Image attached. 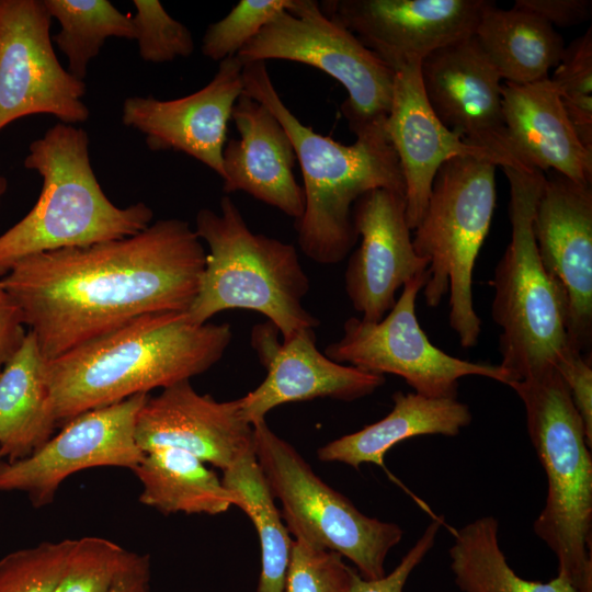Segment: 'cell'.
I'll use <instances>...</instances> for the list:
<instances>
[{
	"label": "cell",
	"mask_w": 592,
	"mask_h": 592,
	"mask_svg": "<svg viewBox=\"0 0 592 592\" xmlns=\"http://www.w3.org/2000/svg\"><path fill=\"white\" fill-rule=\"evenodd\" d=\"M205 258L189 223L170 218L133 236L25 258L0 283L50 361L140 316L186 311Z\"/></svg>",
	"instance_id": "1"
},
{
	"label": "cell",
	"mask_w": 592,
	"mask_h": 592,
	"mask_svg": "<svg viewBox=\"0 0 592 592\" xmlns=\"http://www.w3.org/2000/svg\"><path fill=\"white\" fill-rule=\"evenodd\" d=\"M231 338L228 323L198 325L186 311L128 321L47 361L56 421L191 380L223 357Z\"/></svg>",
	"instance_id": "2"
},
{
	"label": "cell",
	"mask_w": 592,
	"mask_h": 592,
	"mask_svg": "<svg viewBox=\"0 0 592 592\" xmlns=\"http://www.w3.org/2000/svg\"><path fill=\"white\" fill-rule=\"evenodd\" d=\"M242 83V93L271 111L292 140L304 182V213L295 220L300 250L320 264L343 261L358 238L352 220L354 203L375 189L405 193L386 119L354 132L356 140L344 145L304 125L292 113L265 61L244 64Z\"/></svg>",
	"instance_id": "3"
},
{
	"label": "cell",
	"mask_w": 592,
	"mask_h": 592,
	"mask_svg": "<svg viewBox=\"0 0 592 592\" xmlns=\"http://www.w3.org/2000/svg\"><path fill=\"white\" fill-rule=\"evenodd\" d=\"M24 167L42 177V191L32 209L0 235V276L25 258L133 236L151 224L153 212L145 203L119 207L105 195L80 127L48 128L30 144Z\"/></svg>",
	"instance_id": "4"
},
{
	"label": "cell",
	"mask_w": 592,
	"mask_h": 592,
	"mask_svg": "<svg viewBox=\"0 0 592 592\" xmlns=\"http://www.w3.org/2000/svg\"><path fill=\"white\" fill-rule=\"evenodd\" d=\"M509 387L523 402L530 440L547 477L534 533L556 555L558 574L577 592H592V456L582 419L554 366Z\"/></svg>",
	"instance_id": "5"
},
{
	"label": "cell",
	"mask_w": 592,
	"mask_h": 592,
	"mask_svg": "<svg viewBox=\"0 0 592 592\" xmlns=\"http://www.w3.org/2000/svg\"><path fill=\"white\" fill-rule=\"evenodd\" d=\"M220 213L202 208L195 232L208 246L195 298L186 310L198 325L229 309L264 315L288 340L319 320L303 307L309 278L291 243L251 231L229 196Z\"/></svg>",
	"instance_id": "6"
},
{
	"label": "cell",
	"mask_w": 592,
	"mask_h": 592,
	"mask_svg": "<svg viewBox=\"0 0 592 592\" xmlns=\"http://www.w3.org/2000/svg\"><path fill=\"white\" fill-rule=\"evenodd\" d=\"M502 169L510 185L511 239L490 282L491 316L501 329L500 366L511 384L555 366L573 349L562 301L543 267L532 228L546 177L538 170Z\"/></svg>",
	"instance_id": "7"
},
{
	"label": "cell",
	"mask_w": 592,
	"mask_h": 592,
	"mask_svg": "<svg viewBox=\"0 0 592 592\" xmlns=\"http://www.w3.org/2000/svg\"><path fill=\"white\" fill-rule=\"evenodd\" d=\"M496 168L473 157L443 163L412 235L414 251L429 263L425 304L436 307L448 293V322L464 349L475 348L481 333L473 273L496 207Z\"/></svg>",
	"instance_id": "8"
},
{
	"label": "cell",
	"mask_w": 592,
	"mask_h": 592,
	"mask_svg": "<svg viewBox=\"0 0 592 592\" xmlns=\"http://www.w3.org/2000/svg\"><path fill=\"white\" fill-rule=\"evenodd\" d=\"M252 425L258 465L272 496L282 504L289 533L349 559L364 579L384 577L387 555L401 540L402 528L363 514L319 478L265 419Z\"/></svg>",
	"instance_id": "9"
},
{
	"label": "cell",
	"mask_w": 592,
	"mask_h": 592,
	"mask_svg": "<svg viewBox=\"0 0 592 592\" xmlns=\"http://www.w3.org/2000/svg\"><path fill=\"white\" fill-rule=\"evenodd\" d=\"M242 65L281 59L315 67L348 92L341 113L354 133L385 121L391 104L395 71L316 0H289L237 54Z\"/></svg>",
	"instance_id": "10"
},
{
	"label": "cell",
	"mask_w": 592,
	"mask_h": 592,
	"mask_svg": "<svg viewBox=\"0 0 592 592\" xmlns=\"http://www.w3.org/2000/svg\"><path fill=\"white\" fill-rule=\"evenodd\" d=\"M428 277L425 271L408 281L380 321L346 319L343 335L326 348V356L364 372L399 376L414 392L430 398L457 399L458 382L466 376L509 385L510 375L500 364L455 357L431 343L415 315V299Z\"/></svg>",
	"instance_id": "11"
},
{
	"label": "cell",
	"mask_w": 592,
	"mask_h": 592,
	"mask_svg": "<svg viewBox=\"0 0 592 592\" xmlns=\"http://www.w3.org/2000/svg\"><path fill=\"white\" fill-rule=\"evenodd\" d=\"M44 0H0V130L33 114L89 118L87 88L59 62Z\"/></svg>",
	"instance_id": "12"
},
{
	"label": "cell",
	"mask_w": 592,
	"mask_h": 592,
	"mask_svg": "<svg viewBox=\"0 0 592 592\" xmlns=\"http://www.w3.org/2000/svg\"><path fill=\"white\" fill-rule=\"evenodd\" d=\"M149 394L82 412L31 455L0 462V491L24 493L35 509L49 505L71 475L94 467L133 470L143 458L135 437Z\"/></svg>",
	"instance_id": "13"
},
{
	"label": "cell",
	"mask_w": 592,
	"mask_h": 592,
	"mask_svg": "<svg viewBox=\"0 0 592 592\" xmlns=\"http://www.w3.org/2000/svg\"><path fill=\"white\" fill-rule=\"evenodd\" d=\"M532 228L543 267L563 305L569 345L591 357L592 185L549 173Z\"/></svg>",
	"instance_id": "14"
},
{
	"label": "cell",
	"mask_w": 592,
	"mask_h": 592,
	"mask_svg": "<svg viewBox=\"0 0 592 592\" xmlns=\"http://www.w3.org/2000/svg\"><path fill=\"white\" fill-rule=\"evenodd\" d=\"M486 0H325V14L394 71L474 35Z\"/></svg>",
	"instance_id": "15"
},
{
	"label": "cell",
	"mask_w": 592,
	"mask_h": 592,
	"mask_svg": "<svg viewBox=\"0 0 592 592\" xmlns=\"http://www.w3.org/2000/svg\"><path fill=\"white\" fill-rule=\"evenodd\" d=\"M420 73L425 98L447 128L465 143L497 153L506 167L523 170L506 144L502 78L475 35L429 54Z\"/></svg>",
	"instance_id": "16"
},
{
	"label": "cell",
	"mask_w": 592,
	"mask_h": 592,
	"mask_svg": "<svg viewBox=\"0 0 592 592\" xmlns=\"http://www.w3.org/2000/svg\"><path fill=\"white\" fill-rule=\"evenodd\" d=\"M280 337L270 321L251 330V346L267 372L254 390L240 398L242 413L251 424L264 420L269 411L284 403L315 398L353 401L373 394L386 382L384 375L337 363L322 354L312 328L285 341Z\"/></svg>",
	"instance_id": "17"
},
{
	"label": "cell",
	"mask_w": 592,
	"mask_h": 592,
	"mask_svg": "<svg viewBox=\"0 0 592 592\" xmlns=\"http://www.w3.org/2000/svg\"><path fill=\"white\" fill-rule=\"evenodd\" d=\"M352 220L361 244L349 259L345 291L362 319L377 322L395 305L397 291L429 263L414 251L405 193L368 191L354 203Z\"/></svg>",
	"instance_id": "18"
},
{
	"label": "cell",
	"mask_w": 592,
	"mask_h": 592,
	"mask_svg": "<svg viewBox=\"0 0 592 592\" xmlns=\"http://www.w3.org/2000/svg\"><path fill=\"white\" fill-rule=\"evenodd\" d=\"M242 67L237 56L219 61L213 79L183 98H127L122 122L140 132L150 150L183 152L224 180L223 150L234 106L243 92Z\"/></svg>",
	"instance_id": "19"
},
{
	"label": "cell",
	"mask_w": 592,
	"mask_h": 592,
	"mask_svg": "<svg viewBox=\"0 0 592 592\" xmlns=\"http://www.w3.org/2000/svg\"><path fill=\"white\" fill-rule=\"evenodd\" d=\"M135 437L144 453L178 448L223 471L254 449V429L240 398L217 401L198 394L190 380L149 395L138 412Z\"/></svg>",
	"instance_id": "20"
},
{
	"label": "cell",
	"mask_w": 592,
	"mask_h": 592,
	"mask_svg": "<svg viewBox=\"0 0 592 592\" xmlns=\"http://www.w3.org/2000/svg\"><path fill=\"white\" fill-rule=\"evenodd\" d=\"M420 66L421 62H412L395 71L385 121L401 168L407 221L412 230L425 212L433 180L443 163L457 157H473L506 167L500 156L465 143L437 118L425 98Z\"/></svg>",
	"instance_id": "21"
},
{
	"label": "cell",
	"mask_w": 592,
	"mask_h": 592,
	"mask_svg": "<svg viewBox=\"0 0 592 592\" xmlns=\"http://www.w3.org/2000/svg\"><path fill=\"white\" fill-rule=\"evenodd\" d=\"M231 119L240 138L229 139L224 147L223 191L246 192L298 219L305 207L304 191L294 175L296 153L282 124L263 104L243 93Z\"/></svg>",
	"instance_id": "22"
},
{
	"label": "cell",
	"mask_w": 592,
	"mask_h": 592,
	"mask_svg": "<svg viewBox=\"0 0 592 592\" xmlns=\"http://www.w3.org/2000/svg\"><path fill=\"white\" fill-rule=\"evenodd\" d=\"M502 111L510 155L523 170H553L592 184V152L579 140L554 80L504 82Z\"/></svg>",
	"instance_id": "23"
},
{
	"label": "cell",
	"mask_w": 592,
	"mask_h": 592,
	"mask_svg": "<svg viewBox=\"0 0 592 592\" xmlns=\"http://www.w3.org/2000/svg\"><path fill=\"white\" fill-rule=\"evenodd\" d=\"M392 401L386 417L321 446L318 458L356 469L368 463L383 466L385 455L396 444L421 435L456 436L473 420L469 407L457 399L397 391Z\"/></svg>",
	"instance_id": "24"
},
{
	"label": "cell",
	"mask_w": 592,
	"mask_h": 592,
	"mask_svg": "<svg viewBox=\"0 0 592 592\" xmlns=\"http://www.w3.org/2000/svg\"><path fill=\"white\" fill-rule=\"evenodd\" d=\"M58 425L47 380V360L32 331L0 372V458H24Z\"/></svg>",
	"instance_id": "25"
},
{
	"label": "cell",
	"mask_w": 592,
	"mask_h": 592,
	"mask_svg": "<svg viewBox=\"0 0 592 592\" xmlns=\"http://www.w3.org/2000/svg\"><path fill=\"white\" fill-rule=\"evenodd\" d=\"M474 35L501 78L514 84L547 78L566 48L561 35L535 13L493 1L486 2Z\"/></svg>",
	"instance_id": "26"
},
{
	"label": "cell",
	"mask_w": 592,
	"mask_h": 592,
	"mask_svg": "<svg viewBox=\"0 0 592 592\" xmlns=\"http://www.w3.org/2000/svg\"><path fill=\"white\" fill-rule=\"evenodd\" d=\"M140 482L138 500L164 515H217L234 505L232 493L196 456L163 447L144 453L132 470Z\"/></svg>",
	"instance_id": "27"
},
{
	"label": "cell",
	"mask_w": 592,
	"mask_h": 592,
	"mask_svg": "<svg viewBox=\"0 0 592 592\" xmlns=\"http://www.w3.org/2000/svg\"><path fill=\"white\" fill-rule=\"evenodd\" d=\"M448 554L454 581L462 592H577L559 574L545 583L517 576L500 547L499 523L491 515L459 528Z\"/></svg>",
	"instance_id": "28"
},
{
	"label": "cell",
	"mask_w": 592,
	"mask_h": 592,
	"mask_svg": "<svg viewBox=\"0 0 592 592\" xmlns=\"http://www.w3.org/2000/svg\"><path fill=\"white\" fill-rule=\"evenodd\" d=\"M221 481L254 525L261 548L257 592H283L293 540L258 465L254 449L223 471Z\"/></svg>",
	"instance_id": "29"
},
{
	"label": "cell",
	"mask_w": 592,
	"mask_h": 592,
	"mask_svg": "<svg viewBox=\"0 0 592 592\" xmlns=\"http://www.w3.org/2000/svg\"><path fill=\"white\" fill-rule=\"evenodd\" d=\"M52 16L60 24L53 37L67 57L68 71L84 81L89 62L109 37L135 38L132 14L121 12L107 0H44Z\"/></svg>",
	"instance_id": "30"
},
{
	"label": "cell",
	"mask_w": 592,
	"mask_h": 592,
	"mask_svg": "<svg viewBox=\"0 0 592 592\" xmlns=\"http://www.w3.org/2000/svg\"><path fill=\"white\" fill-rule=\"evenodd\" d=\"M76 538L45 540L0 558V592H54Z\"/></svg>",
	"instance_id": "31"
},
{
	"label": "cell",
	"mask_w": 592,
	"mask_h": 592,
	"mask_svg": "<svg viewBox=\"0 0 592 592\" xmlns=\"http://www.w3.org/2000/svg\"><path fill=\"white\" fill-rule=\"evenodd\" d=\"M560 99L581 144L592 152V29L565 48L554 76Z\"/></svg>",
	"instance_id": "32"
},
{
	"label": "cell",
	"mask_w": 592,
	"mask_h": 592,
	"mask_svg": "<svg viewBox=\"0 0 592 592\" xmlns=\"http://www.w3.org/2000/svg\"><path fill=\"white\" fill-rule=\"evenodd\" d=\"M126 554L127 549L105 537L76 538L54 592H109Z\"/></svg>",
	"instance_id": "33"
},
{
	"label": "cell",
	"mask_w": 592,
	"mask_h": 592,
	"mask_svg": "<svg viewBox=\"0 0 592 592\" xmlns=\"http://www.w3.org/2000/svg\"><path fill=\"white\" fill-rule=\"evenodd\" d=\"M288 4L289 0H240L226 16L207 26L202 39L203 55L218 62L237 56Z\"/></svg>",
	"instance_id": "34"
},
{
	"label": "cell",
	"mask_w": 592,
	"mask_h": 592,
	"mask_svg": "<svg viewBox=\"0 0 592 592\" xmlns=\"http://www.w3.org/2000/svg\"><path fill=\"white\" fill-rule=\"evenodd\" d=\"M135 41L139 55L149 62H167L185 58L194 52L190 30L173 19L158 0H134Z\"/></svg>",
	"instance_id": "35"
},
{
	"label": "cell",
	"mask_w": 592,
	"mask_h": 592,
	"mask_svg": "<svg viewBox=\"0 0 592 592\" xmlns=\"http://www.w3.org/2000/svg\"><path fill=\"white\" fill-rule=\"evenodd\" d=\"M355 573L341 555L296 538L283 592H350Z\"/></svg>",
	"instance_id": "36"
},
{
	"label": "cell",
	"mask_w": 592,
	"mask_h": 592,
	"mask_svg": "<svg viewBox=\"0 0 592 592\" xmlns=\"http://www.w3.org/2000/svg\"><path fill=\"white\" fill-rule=\"evenodd\" d=\"M440 528L441 522L439 520L432 521L397 567L388 574L379 579L367 580L356 571L350 592H403L409 576L434 546Z\"/></svg>",
	"instance_id": "37"
},
{
	"label": "cell",
	"mask_w": 592,
	"mask_h": 592,
	"mask_svg": "<svg viewBox=\"0 0 592 592\" xmlns=\"http://www.w3.org/2000/svg\"><path fill=\"white\" fill-rule=\"evenodd\" d=\"M566 384L592 447V357L570 350L554 366Z\"/></svg>",
	"instance_id": "38"
},
{
	"label": "cell",
	"mask_w": 592,
	"mask_h": 592,
	"mask_svg": "<svg viewBox=\"0 0 592 592\" xmlns=\"http://www.w3.org/2000/svg\"><path fill=\"white\" fill-rule=\"evenodd\" d=\"M515 8L535 13L551 26H572L591 19V0H516Z\"/></svg>",
	"instance_id": "39"
},
{
	"label": "cell",
	"mask_w": 592,
	"mask_h": 592,
	"mask_svg": "<svg viewBox=\"0 0 592 592\" xmlns=\"http://www.w3.org/2000/svg\"><path fill=\"white\" fill-rule=\"evenodd\" d=\"M25 329L20 307L0 283V372L22 345Z\"/></svg>",
	"instance_id": "40"
},
{
	"label": "cell",
	"mask_w": 592,
	"mask_h": 592,
	"mask_svg": "<svg viewBox=\"0 0 592 592\" xmlns=\"http://www.w3.org/2000/svg\"><path fill=\"white\" fill-rule=\"evenodd\" d=\"M150 581V556L127 550L109 592H151Z\"/></svg>",
	"instance_id": "41"
},
{
	"label": "cell",
	"mask_w": 592,
	"mask_h": 592,
	"mask_svg": "<svg viewBox=\"0 0 592 592\" xmlns=\"http://www.w3.org/2000/svg\"><path fill=\"white\" fill-rule=\"evenodd\" d=\"M5 191H7V180L0 172V203Z\"/></svg>",
	"instance_id": "42"
}]
</instances>
